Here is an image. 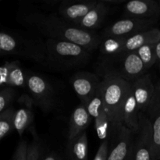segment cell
I'll return each mask as SVG.
<instances>
[{
  "label": "cell",
  "instance_id": "obj_20",
  "mask_svg": "<svg viewBox=\"0 0 160 160\" xmlns=\"http://www.w3.org/2000/svg\"><path fill=\"white\" fill-rule=\"evenodd\" d=\"M110 11V6L104 0H100L84 18L81 19L75 26L85 31H92L98 28Z\"/></svg>",
  "mask_w": 160,
  "mask_h": 160
},
{
  "label": "cell",
  "instance_id": "obj_19",
  "mask_svg": "<svg viewBox=\"0 0 160 160\" xmlns=\"http://www.w3.org/2000/svg\"><path fill=\"white\" fill-rule=\"evenodd\" d=\"M160 41V30L151 28L147 31L126 38L123 43L122 52H135L147 44H157Z\"/></svg>",
  "mask_w": 160,
  "mask_h": 160
},
{
  "label": "cell",
  "instance_id": "obj_17",
  "mask_svg": "<svg viewBox=\"0 0 160 160\" xmlns=\"http://www.w3.org/2000/svg\"><path fill=\"white\" fill-rule=\"evenodd\" d=\"M18 102L21 107L17 110L14 120V127L20 136L32 125L34 120L33 107L35 105L34 100L28 95H22L19 98Z\"/></svg>",
  "mask_w": 160,
  "mask_h": 160
},
{
  "label": "cell",
  "instance_id": "obj_32",
  "mask_svg": "<svg viewBox=\"0 0 160 160\" xmlns=\"http://www.w3.org/2000/svg\"><path fill=\"white\" fill-rule=\"evenodd\" d=\"M156 52L157 56V61L160 62V41L157 44H156Z\"/></svg>",
  "mask_w": 160,
  "mask_h": 160
},
{
  "label": "cell",
  "instance_id": "obj_16",
  "mask_svg": "<svg viewBox=\"0 0 160 160\" xmlns=\"http://www.w3.org/2000/svg\"><path fill=\"white\" fill-rule=\"evenodd\" d=\"M28 74L25 73L18 61L5 62L0 68V83L2 87L27 88Z\"/></svg>",
  "mask_w": 160,
  "mask_h": 160
},
{
  "label": "cell",
  "instance_id": "obj_33",
  "mask_svg": "<svg viewBox=\"0 0 160 160\" xmlns=\"http://www.w3.org/2000/svg\"><path fill=\"white\" fill-rule=\"evenodd\" d=\"M156 85L158 86V88H159V90H160V81H159V82H158V84H156Z\"/></svg>",
  "mask_w": 160,
  "mask_h": 160
},
{
  "label": "cell",
  "instance_id": "obj_22",
  "mask_svg": "<svg viewBox=\"0 0 160 160\" xmlns=\"http://www.w3.org/2000/svg\"><path fill=\"white\" fill-rule=\"evenodd\" d=\"M67 152L70 160H88V145L86 131L67 142Z\"/></svg>",
  "mask_w": 160,
  "mask_h": 160
},
{
  "label": "cell",
  "instance_id": "obj_1",
  "mask_svg": "<svg viewBox=\"0 0 160 160\" xmlns=\"http://www.w3.org/2000/svg\"><path fill=\"white\" fill-rule=\"evenodd\" d=\"M20 20L24 26L35 30L47 38L73 42L91 52L101 45L102 38L94 31L81 29L55 14L28 11L20 15Z\"/></svg>",
  "mask_w": 160,
  "mask_h": 160
},
{
  "label": "cell",
  "instance_id": "obj_6",
  "mask_svg": "<svg viewBox=\"0 0 160 160\" xmlns=\"http://www.w3.org/2000/svg\"><path fill=\"white\" fill-rule=\"evenodd\" d=\"M27 89L31 94L35 106L45 112L52 110L55 103V93L48 80L37 73H29L28 74Z\"/></svg>",
  "mask_w": 160,
  "mask_h": 160
},
{
  "label": "cell",
  "instance_id": "obj_29",
  "mask_svg": "<svg viewBox=\"0 0 160 160\" xmlns=\"http://www.w3.org/2000/svg\"><path fill=\"white\" fill-rule=\"evenodd\" d=\"M109 140L102 141L100 145L94 160H108L109 157Z\"/></svg>",
  "mask_w": 160,
  "mask_h": 160
},
{
  "label": "cell",
  "instance_id": "obj_4",
  "mask_svg": "<svg viewBox=\"0 0 160 160\" xmlns=\"http://www.w3.org/2000/svg\"><path fill=\"white\" fill-rule=\"evenodd\" d=\"M100 84L104 109L111 125H121L122 109L127 95L131 88V83L113 75H104Z\"/></svg>",
  "mask_w": 160,
  "mask_h": 160
},
{
  "label": "cell",
  "instance_id": "obj_12",
  "mask_svg": "<svg viewBox=\"0 0 160 160\" xmlns=\"http://www.w3.org/2000/svg\"><path fill=\"white\" fill-rule=\"evenodd\" d=\"M123 9L127 17L157 21L160 17V1L157 0H132Z\"/></svg>",
  "mask_w": 160,
  "mask_h": 160
},
{
  "label": "cell",
  "instance_id": "obj_11",
  "mask_svg": "<svg viewBox=\"0 0 160 160\" xmlns=\"http://www.w3.org/2000/svg\"><path fill=\"white\" fill-rule=\"evenodd\" d=\"M134 133L123 125L117 127L115 145L109 151L108 160H131L134 158Z\"/></svg>",
  "mask_w": 160,
  "mask_h": 160
},
{
  "label": "cell",
  "instance_id": "obj_25",
  "mask_svg": "<svg viewBox=\"0 0 160 160\" xmlns=\"http://www.w3.org/2000/svg\"><path fill=\"white\" fill-rule=\"evenodd\" d=\"M142 61L147 70H149L156 62L157 56L156 52V44H147L135 51Z\"/></svg>",
  "mask_w": 160,
  "mask_h": 160
},
{
  "label": "cell",
  "instance_id": "obj_15",
  "mask_svg": "<svg viewBox=\"0 0 160 160\" xmlns=\"http://www.w3.org/2000/svg\"><path fill=\"white\" fill-rule=\"evenodd\" d=\"M99 1L89 0L81 2H64L59 6V13L62 18L73 25H76L80 20L84 18Z\"/></svg>",
  "mask_w": 160,
  "mask_h": 160
},
{
  "label": "cell",
  "instance_id": "obj_30",
  "mask_svg": "<svg viewBox=\"0 0 160 160\" xmlns=\"http://www.w3.org/2000/svg\"><path fill=\"white\" fill-rule=\"evenodd\" d=\"M42 160H61V159L59 155L55 152H52L50 154H48L45 159H43Z\"/></svg>",
  "mask_w": 160,
  "mask_h": 160
},
{
  "label": "cell",
  "instance_id": "obj_28",
  "mask_svg": "<svg viewBox=\"0 0 160 160\" xmlns=\"http://www.w3.org/2000/svg\"><path fill=\"white\" fill-rule=\"evenodd\" d=\"M28 144L27 141H21L19 142L15 150L12 160H27L28 159Z\"/></svg>",
  "mask_w": 160,
  "mask_h": 160
},
{
  "label": "cell",
  "instance_id": "obj_2",
  "mask_svg": "<svg viewBox=\"0 0 160 160\" xmlns=\"http://www.w3.org/2000/svg\"><path fill=\"white\" fill-rule=\"evenodd\" d=\"M2 56H17L37 63L48 65L45 41L2 31L0 34Z\"/></svg>",
  "mask_w": 160,
  "mask_h": 160
},
{
  "label": "cell",
  "instance_id": "obj_10",
  "mask_svg": "<svg viewBox=\"0 0 160 160\" xmlns=\"http://www.w3.org/2000/svg\"><path fill=\"white\" fill-rule=\"evenodd\" d=\"M86 107L89 115L95 121V130L98 138L102 141L107 140L111 123L103 106V99L100 87L96 95L86 105Z\"/></svg>",
  "mask_w": 160,
  "mask_h": 160
},
{
  "label": "cell",
  "instance_id": "obj_21",
  "mask_svg": "<svg viewBox=\"0 0 160 160\" xmlns=\"http://www.w3.org/2000/svg\"><path fill=\"white\" fill-rule=\"evenodd\" d=\"M92 119L89 115L87 107L81 103L80 106L75 108L72 112L71 117L69 123L68 141L73 140L76 137L84 132L86 128L90 125Z\"/></svg>",
  "mask_w": 160,
  "mask_h": 160
},
{
  "label": "cell",
  "instance_id": "obj_26",
  "mask_svg": "<svg viewBox=\"0 0 160 160\" xmlns=\"http://www.w3.org/2000/svg\"><path fill=\"white\" fill-rule=\"evenodd\" d=\"M16 95V91L12 87H2L0 92V112H3L8 108L12 107Z\"/></svg>",
  "mask_w": 160,
  "mask_h": 160
},
{
  "label": "cell",
  "instance_id": "obj_24",
  "mask_svg": "<svg viewBox=\"0 0 160 160\" xmlns=\"http://www.w3.org/2000/svg\"><path fill=\"white\" fill-rule=\"evenodd\" d=\"M16 112L17 110L12 106L3 112H0V139L1 140H2L13 130H15L14 120H15Z\"/></svg>",
  "mask_w": 160,
  "mask_h": 160
},
{
  "label": "cell",
  "instance_id": "obj_18",
  "mask_svg": "<svg viewBox=\"0 0 160 160\" xmlns=\"http://www.w3.org/2000/svg\"><path fill=\"white\" fill-rule=\"evenodd\" d=\"M140 112L131 88L122 109L121 125H123L134 134H137L139 130Z\"/></svg>",
  "mask_w": 160,
  "mask_h": 160
},
{
  "label": "cell",
  "instance_id": "obj_7",
  "mask_svg": "<svg viewBox=\"0 0 160 160\" xmlns=\"http://www.w3.org/2000/svg\"><path fill=\"white\" fill-rule=\"evenodd\" d=\"M134 143V160H154L152 156V130L148 117L144 112L139 115V130Z\"/></svg>",
  "mask_w": 160,
  "mask_h": 160
},
{
  "label": "cell",
  "instance_id": "obj_5",
  "mask_svg": "<svg viewBox=\"0 0 160 160\" xmlns=\"http://www.w3.org/2000/svg\"><path fill=\"white\" fill-rule=\"evenodd\" d=\"M100 69L102 76L113 75L131 84L142 78L147 71L145 65L135 52L104 56Z\"/></svg>",
  "mask_w": 160,
  "mask_h": 160
},
{
  "label": "cell",
  "instance_id": "obj_27",
  "mask_svg": "<svg viewBox=\"0 0 160 160\" xmlns=\"http://www.w3.org/2000/svg\"><path fill=\"white\" fill-rule=\"evenodd\" d=\"M34 139L32 142L28 145V159L27 160H42V148H41V143L39 139L36 136V134H33Z\"/></svg>",
  "mask_w": 160,
  "mask_h": 160
},
{
  "label": "cell",
  "instance_id": "obj_9",
  "mask_svg": "<svg viewBox=\"0 0 160 160\" xmlns=\"http://www.w3.org/2000/svg\"><path fill=\"white\" fill-rule=\"evenodd\" d=\"M72 87L84 106L96 95L102 81L95 73L90 72H78L70 79Z\"/></svg>",
  "mask_w": 160,
  "mask_h": 160
},
{
  "label": "cell",
  "instance_id": "obj_8",
  "mask_svg": "<svg viewBox=\"0 0 160 160\" xmlns=\"http://www.w3.org/2000/svg\"><path fill=\"white\" fill-rule=\"evenodd\" d=\"M156 20L127 17L118 20L104 31L105 37L128 38L136 34L151 29Z\"/></svg>",
  "mask_w": 160,
  "mask_h": 160
},
{
  "label": "cell",
  "instance_id": "obj_3",
  "mask_svg": "<svg viewBox=\"0 0 160 160\" xmlns=\"http://www.w3.org/2000/svg\"><path fill=\"white\" fill-rule=\"evenodd\" d=\"M45 44L48 65L56 69L70 70L81 67L90 59L91 52L73 42L47 38Z\"/></svg>",
  "mask_w": 160,
  "mask_h": 160
},
{
  "label": "cell",
  "instance_id": "obj_14",
  "mask_svg": "<svg viewBox=\"0 0 160 160\" xmlns=\"http://www.w3.org/2000/svg\"><path fill=\"white\" fill-rule=\"evenodd\" d=\"M145 113L152 124L153 159L160 160V90L157 85L154 97Z\"/></svg>",
  "mask_w": 160,
  "mask_h": 160
},
{
  "label": "cell",
  "instance_id": "obj_23",
  "mask_svg": "<svg viewBox=\"0 0 160 160\" xmlns=\"http://www.w3.org/2000/svg\"><path fill=\"white\" fill-rule=\"evenodd\" d=\"M126 38L105 37L100 45V50L104 56H111L122 52L123 43Z\"/></svg>",
  "mask_w": 160,
  "mask_h": 160
},
{
  "label": "cell",
  "instance_id": "obj_31",
  "mask_svg": "<svg viewBox=\"0 0 160 160\" xmlns=\"http://www.w3.org/2000/svg\"><path fill=\"white\" fill-rule=\"evenodd\" d=\"M104 1L110 6L112 4H118V3H122L124 2L123 0H104Z\"/></svg>",
  "mask_w": 160,
  "mask_h": 160
},
{
  "label": "cell",
  "instance_id": "obj_13",
  "mask_svg": "<svg viewBox=\"0 0 160 160\" xmlns=\"http://www.w3.org/2000/svg\"><path fill=\"white\" fill-rule=\"evenodd\" d=\"M131 84V91L137 102L139 110L145 113L156 93V86L153 84L152 76L145 73Z\"/></svg>",
  "mask_w": 160,
  "mask_h": 160
}]
</instances>
